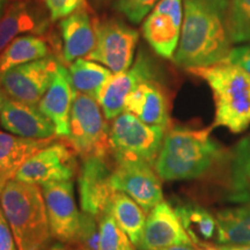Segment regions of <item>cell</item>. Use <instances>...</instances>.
<instances>
[{
  "instance_id": "ba28073f",
  "label": "cell",
  "mask_w": 250,
  "mask_h": 250,
  "mask_svg": "<svg viewBox=\"0 0 250 250\" xmlns=\"http://www.w3.org/2000/svg\"><path fill=\"white\" fill-rule=\"evenodd\" d=\"M95 48L87 58L108 67L112 73L127 70L133 62L139 34L117 19L95 20Z\"/></svg>"
},
{
  "instance_id": "603a6c76",
  "label": "cell",
  "mask_w": 250,
  "mask_h": 250,
  "mask_svg": "<svg viewBox=\"0 0 250 250\" xmlns=\"http://www.w3.org/2000/svg\"><path fill=\"white\" fill-rule=\"evenodd\" d=\"M54 49L44 37L28 34L20 35L12 41L0 52V73L9 68L49 57Z\"/></svg>"
},
{
  "instance_id": "7402d4cb",
  "label": "cell",
  "mask_w": 250,
  "mask_h": 250,
  "mask_svg": "<svg viewBox=\"0 0 250 250\" xmlns=\"http://www.w3.org/2000/svg\"><path fill=\"white\" fill-rule=\"evenodd\" d=\"M215 219L219 243L224 246L250 245V201L219 211Z\"/></svg>"
},
{
  "instance_id": "8fae6325",
  "label": "cell",
  "mask_w": 250,
  "mask_h": 250,
  "mask_svg": "<svg viewBox=\"0 0 250 250\" xmlns=\"http://www.w3.org/2000/svg\"><path fill=\"white\" fill-rule=\"evenodd\" d=\"M183 23V0H160L146 17L143 35L156 55L173 59Z\"/></svg>"
},
{
  "instance_id": "836d02e7",
  "label": "cell",
  "mask_w": 250,
  "mask_h": 250,
  "mask_svg": "<svg viewBox=\"0 0 250 250\" xmlns=\"http://www.w3.org/2000/svg\"><path fill=\"white\" fill-rule=\"evenodd\" d=\"M225 62L235 64L250 74V46L242 45L233 48Z\"/></svg>"
},
{
  "instance_id": "cb8c5ba5",
  "label": "cell",
  "mask_w": 250,
  "mask_h": 250,
  "mask_svg": "<svg viewBox=\"0 0 250 250\" xmlns=\"http://www.w3.org/2000/svg\"><path fill=\"white\" fill-rule=\"evenodd\" d=\"M109 212L121 229L138 249L144 235L147 213L131 197L122 191L115 192L109 206Z\"/></svg>"
},
{
  "instance_id": "e575fe53",
  "label": "cell",
  "mask_w": 250,
  "mask_h": 250,
  "mask_svg": "<svg viewBox=\"0 0 250 250\" xmlns=\"http://www.w3.org/2000/svg\"><path fill=\"white\" fill-rule=\"evenodd\" d=\"M44 250H81L78 247L70 245V243H64L57 241L56 243H51L49 247H46Z\"/></svg>"
},
{
  "instance_id": "5b68a950",
  "label": "cell",
  "mask_w": 250,
  "mask_h": 250,
  "mask_svg": "<svg viewBox=\"0 0 250 250\" xmlns=\"http://www.w3.org/2000/svg\"><path fill=\"white\" fill-rule=\"evenodd\" d=\"M167 127L144 123L123 111L110 124V151L115 162L142 161L154 166Z\"/></svg>"
},
{
  "instance_id": "2e32d148",
  "label": "cell",
  "mask_w": 250,
  "mask_h": 250,
  "mask_svg": "<svg viewBox=\"0 0 250 250\" xmlns=\"http://www.w3.org/2000/svg\"><path fill=\"white\" fill-rule=\"evenodd\" d=\"M0 124L8 132L31 139H48L57 137L54 123L40 110L37 105L5 100L0 114Z\"/></svg>"
},
{
  "instance_id": "52a82bcc",
  "label": "cell",
  "mask_w": 250,
  "mask_h": 250,
  "mask_svg": "<svg viewBox=\"0 0 250 250\" xmlns=\"http://www.w3.org/2000/svg\"><path fill=\"white\" fill-rule=\"evenodd\" d=\"M79 170L78 154L64 137H57L48 146L30 156L19 168L14 180L23 183L43 184L71 181Z\"/></svg>"
},
{
  "instance_id": "ffe728a7",
  "label": "cell",
  "mask_w": 250,
  "mask_h": 250,
  "mask_svg": "<svg viewBox=\"0 0 250 250\" xmlns=\"http://www.w3.org/2000/svg\"><path fill=\"white\" fill-rule=\"evenodd\" d=\"M46 22L41 20L28 0H12L0 19V52L21 34L44 33Z\"/></svg>"
},
{
  "instance_id": "9c48e42d",
  "label": "cell",
  "mask_w": 250,
  "mask_h": 250,
  "mask_svg": "<svg viewBox=\"0 0 250 250\" xmlns=\"http://www.w3.org/2000/svg\"><path fill=\"white\" fill-rule=\"evenodd\" d=\"M61 58L49 57L19 65L0 73V83L8 98L37 105L54 80Z\"/></svg>"
},
{
  "instance_id": "6da1fadb",
  "label": "cell",
  "mask_w": 250,
  "mask_h": 250,
  "mask_svg": "<svg viewBox=\"0 0 250 250\" xmlns=\"http://www.w3.org/2000/svg\"><path fill=\"white\" fill-rule=\"evenodd\" d=\"M228 0H183V23L173 61L180 67H205L229 55Z\"/></svg>"
},
{
  "instance_id": "ac0fdd59",
  "label": "cell",
  "mask_w": 250,
  "mask_h": 250,
  "mask_svg": "<svg viewBox=\"0 0 250 250\" xmlns=\"http://www.w3.org/2000/svg\"><path fill=\"white\" fill-rule=\"evenodd\" d=\"M62 41V64L73 62L79 58L88 57L95 48V20L87 7H83L62 18L59 22Z\"/></svg>"
},
{
  "instance_id": "5bb4252c",
  "label": "cell",
  "mask_w": 250,
  "mask_h": 250,
  "mask_svg": "<svg viewBox=\"0 0 250 250\" xmlns=\"http://www.w3.org/2000/svg\"><path fill=\"white\" fill-rule=\"evenodd\" d=\"M156 79L154 62L144 50H140L136 62L120 73H114L105 83L99 103L108 121L124 111L125 100L140 83Z\"/></svg>"
},
{
  "instance_id": "d4e9b609",
  "label": "cell",
  "mask_w": 250,
  "mask_h": 250,
  "mask_svg": "<svg viewBox=\"0 0 250 250\" xmlns=\"http://www.w3.org/2000/svg\"><path fill=\"white\" fill-rule=\"evenodd\" d=\"M71 83L77 93L99 100L112 72L104 65L90 59L79 58L68 65Z\"/></svg>"
},
{
  "instance_id": "9a60e30c",
  "label": "cell",
  "mask_w": 250,
  "mask_h": 250,
  "mask_svg": "<svg viewBox=\"0 0 250 250\" xmlns=\"http://www.w3.org/2000/svg\"><path fill=\"white\" fill-rule=\"evenodd\" d=\"M175 245H192L189 234L169 203L162 201L147 213L139 250H160Z\"/></svg>"
},
{
  "instance_id": "1f68e13d",
  "label": "cell",
  "mask_w": 250,
  "mask_h": 250,
  "mask_svg": "<svg viewBox=\"0 0 250 250\" xmlns=\"http://www.w3.org/2000/svg\"><path fill=\"white\" fill-rule=\"evenodd\" d=\"M49 12V17L52 21L62 20L78 11V9L87 7L86 0H42Z\"/></svg>"
},
{
  "instance_id": "44dd1931",
  "label": "cell",
  "mask_w": 250,
  "mask_h": 250,
  "mask_svg": "<svg viewBox=\"0 0 250 250\" xmlns=\"http://www.w3.org/2000/svg\"><path fill=\"white\" fill-rule=\"evenodd\" d=\"M57 137L48 139H31L0 131V171L12 175L14 179L19 168L30 156L48 146Z\"/></svg>"
},
{
  "instance_id": "7c38bea8",
  "label": "cell",
  "mask_w": 250,
  "mask_h": 250,
  "mask_svg": "<svg viewBox=\"0 0 250 250\" xmlns=\"http://www.w3.org/2000/svg\"><path fill=\"white\" fill-rule=\"evenodd\" d=\"M42 191L52 237L74 245L80 229V212L74 199L72 180L45 183Z\"/></svg>"
},
{
  "instance_id": "f35d334b",
  "label": "cell",
  "mask_w": 250,
  "mask_h": 250,
  "mask_svg": "<svg viewBox=\"0 0 250 250\" xmlns=\"http://www.w3.org/2000/svg\"><path fill=\"white\" fill-rule=\"evenodd\" d=\"M223 250H250V245L243 246H220Z\"/></svg>"
},
{
  "instance_id": "f1b7e54d",
  "label": "cell",
  "mask_w": 250,
  "mask_h": 250,
  "mask_svg": "<svg viewBox=\"0 0 250 250\" xmlns=\"http://www.w3.org/2000/svg\"><path fill=\"white\" fill-rule=\"evenodd\" d=\"M101 239L98 250H136L129 236L121 229L111 217L110 212H105L100 217Z\"/></svg>"
},
{
  "instance_id": "d6986e66",
  "label": "cell",
  "mask_w": 250,
  "mask_h": 250,
  "mask_svg": "<svg viewBox=\"0 0 250 250\" xmlns=\"http://www.w3.org/2000/svg\"><path fill=\"white\" fill-rule=\"evenodd\" d=\"M124 111L149 125L168 127L170 122L167 95L156 79L140 83L125 100Z\"/></svg>"
},
{
  "instance_id": "277c9868",
  "label": "cell",
  "mask_w": 250,
  "mask_h": 250,
  "mask_svg": "<svg viewBox=\"0 0 250 250\" xmlns=\"http://www.w3.org/2000/svg\"><path fill=\"white\" fill-rule=\"evenodd\" d=\"M212 90L215 104L213 127L241 133L250 125V74L228 62L188 70Z\"/></svg>"
},
{
  "instance_id": "4dcf8cb0",
  "label": "cell",
  "mask_w": 250,
  "mask_h": 250,
  "mask_svg": "<svg viewBox=\"0 0 250 250\" xmlns=\"http://www.w3.org/2000/svg\"><path fill=\"white\" fill-rule=\"evenodd\" d=\"M160 0H117L114 7L132 23H140Z\"/></svg>"
},
{
  "instance_id": "4fadbf2b",
  "label": "cell",
  "mask_w": 250,
  "mask_h": 250,
  "mask_svg": "<svg viewBox=\"0 0 250 250\" xmlns=\"http://www.w3.org/2000/svg\"><path fill=\"white\" fill-rule=\"evenodd\" d=\"M108 158L89 156L81 159L78 170L81 210L95 217L109 211V206L116 190L112 188L111 167Z\"/></svg>"
},
{
  "instance_id": "484cf974",
  "label": "cell",
  "mask_w": 250,
  "mask_h": 250,
  "mask_svg": "<svg viewBox=\"0 0 250 250\" xmlns=\"http://www.w3.org/2000/svg\"><path fill=\"white\" fill-rule=\"evenodd\" d=\"M174 208L192 242L210 241L217 237V219L205 208L197 204H181Z\"/></svg>"
},
{
  "instance_id": "e0dca14e",
  "label": "cell",
  "mask_w": 250,
  "mask_h": 250,
  "mask_svg": "<svg viewBox=\"0 0 250 250\" xmlns=\"http://www.w3.org/2000/svg\"><path fill=\"white\" fill-rule=\"evenodd\" d=\"M76 90L71 83L68 68L59 62L51 85L37 104L40 110L52 122L58 137H67L70 115Z\"/></svg>"
},
{
  "instance_id": "7a4b0ae2",
  "label": "cell",
  "mask_w": 250,
  "mask_h": 250,
  "mask_svg": "<svg viewBox=\"0 0 250 250\" xmlns=\"http://www.w3.org/2000/svg\"><path fill=\"white\" fill-rule=\"evenodd\" d=\"M211 129L176 126L166 131L154 168L164 181H186L205 176L225 158V151L211 138Z\"/></svg>"
},
{
  "instance_id": "8d00e7d4",
  "label": "cell",
  "mask_w": 250,
  "mask_h": 250,
  "mask_svg": "<svg viewBox=\"0 0 250 250\" xmlns=\"http://www.w3.org/2000/svg\"><path fill=\"white\" fill-rule=\"evenodd\" d=\"M9 180H13V176L7 173H4V171H0V197H1L2 190Z\"/></svg>"
},
{
  "instance_id": "74e56055",
  "label": "cell",
  "mask_w": 250,
  "mask_h": 250,
  "mask_svg": "<svg viewBox=\"0 0 250 250\" xmlns=\"http://www.w3.org/2000/svg\"><path fill=\"white\" fill-rule=\"evenodd\" d=\"M160 250H196L192 245H175L170 247H166Z\"/></svg>"
},
{
  "instance_id": "d6a6232c",
  "label": "cell",
  "mask_w": 250,
  "mask_h": 250,
  "mask_svg": "<svg viewBox=\"0 0 250 250\" xmlns=\"http://www.w3.org/2000/svg\"><path fill=\"white\" fill-rule=\"evenodd\" d=\"M0 250H18L13 232L0 206Z\"/></svg>"
},
{
  "instance_id": "4316f807",
  "label": "cell",
  "mask_w": 250,
  "mask_h": 250,
  "mask_svg": "<svg viewBox=\"0 0 250 250\" xmlns=\"http://www.w3.org/2000/svg\"><path fill=\"white\" fill-rule=\"evenodd\" d=\"M232 196L230 201L245 203L250 201V134L236 145L230 167Z\"/></svg>"
},
{
  "instance_id": "8992f818",
  "label": "cell",
  "mask_w": 250,
  "mask_h": 250,
  "mask_svg": "<svg viewBox=\"0 0 250 250\" xmlns=\"http://www.w3.org/2000/svg\"><path fill=\"white\" fill-rule=\"evenodd\" d=\"M109 134L110 124L98 100L76 92L70 115V130L65 139L78 156L81 159L108 158L111 154Z\"/></svg>"
},
{
  "instance_id": "83f0119b",
  "label": "cell",
  "mask_w": 250,
  "mask_h": 250,
  "mask_svg": "<svg viewBox=\"0 0 250 250\" xmlns=\"http://www.w3.org/2000/svg\"><path fill=\"white\" fill-rule=\"evenodd\" d=\"M228 29L233 43L250 41V0H230Z\"/></svg>"
},
{
  "instance_id": "30bf717a",
  "label": "cell",
  "mask_w": 250,
  "mask_h": 250,
  "mask_svg": "<svg viewBox=\"0 0 250 250\" xmlns=\"http://www.w3.org/2000/svg\"><path fill=\"white\" fill-rule=\"evenodd\" d=\"M111 184L116 191H122L131 197L146 213L164 201L160 176L154 166L147 162H115Z\"/></svg>"
},
{
  "instance_id": "60d3db41",
  "label": "cell",
  "mask_w": 250,
  "mask_h": 250,
  "mask_svg": "<svg viewBox=\"0 0 250 250\" xmlns=\"http://www.w3.org/2000/svg\"><path fill=\"white\" fill-rule=\"evenodd\" d=\"M6 99H7V95H6L4 88H2L1 83H0V114H1L2 105H4V102H5Z\"/></svg>"
},
{
  "instance_id": "f546056e",
  "label": "cell",
  "mask_w": 250,
  "mask_h": 250,
  "mask_svg": "<svg viewBox=\"0 0 250 250\" xmlns=\"http://www.w3.org/2000/svg\"><path fill=\"white\" fill-rule=\"evenodd\" d=\"M100 239H101L100 219L87 212H80V229L73 246L81 250H98Z\"/></svg>"
},
{
  "instance_id": "d590c367",
  "label": "cell",
  "mask_w": 250,
  "mask_h": 250,
  "mask_svg": "<svg viewBox=\"0 0 250 250\" xmlns=\"http://www.w3.org/2000/svg\"><path fill=\"white\" fill-rule=\"evenodd\" d=\"M192 246L195 247L196 250H223L220 246H215L213 243H210L208 241H195L192 242Z\"/></svg>"
},
{
  "instance_id": "3957f363",
  "label": "cell",
  "mask_w": 250,
  "mask_h": 250,
  "mask_svg": "<svg viewBox=\"0 0 250 250\" xmlns=\"http://www.w3.org/2000/svg\"><path fill=\"white\" fill-rule=\"evenodd\" d=\"M0 206L13 232L18 250H44L51 245L54 237L40 186L9 180L0 197Z\"/></svg>"
},
{
  "instance_id": "ab89813d",
  "label": "cell",
  "mask_w": 250,
  "mask_h": 250,
  "mask_svg": "<svg viewBox=\"0 0 250 250\" xmlns=\"http://www.w3.org/2000/svg\"><path fill=\"white\" fill-rule=\"evenodd\" d=\"M12 0H0V19L2 18V15L5 14L6 9H7L9 2H11Z\"/></svg>"
}]
</instances>
